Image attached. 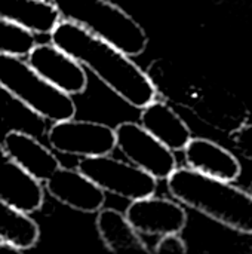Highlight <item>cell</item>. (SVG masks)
I'll return each instance as SVG.
<instances>
[{"mask_svg": "<svg viewBox=\"0 0 252 254\" xmlns=\"http://www.w3.org/2000/svg\"><path fill=\"white\" fill-rule=\"evenodd\" d=\"M61 19L71 21L129 57L141 55L149 43L141 24L108 0H52Z\"/></svg>", "mask_w": 252, "mask_h": 254, "instance_id": "277c9868", "label": "cell"}, {"mask_svg": "<svg viewBox=\"0 0 252 254\" xmlns=\"http://www.w3.org/2000/svg\"><path fill=\"white\" fill-rule=\"evenodd\" d=\"M154 252L157 254L162 253H187V244L178 234H166L162 235L160 241L156 244Z\"/></svg>", "mask_w": 252, "mask_h": 254, "instance_id": "7402d4cb", "label": "cell"}, {"mask_svg": "<svg viewBox=\"0 0 252 254\" xmlns=\"http://www.w3.org/2000/svg\"><path fill=\"white\" fill-rule=\"evenodd\" d=\"M156 92L189 107L203 122L226 132H235L248 121L247 106L226 89H218L203 82L180 74L163 63H153L149 70Z\"/></svg>", "mask_w": 252, "mask_h": 254, "instance_id": "3957f363", "label": "cell"}, {"mask_svg": "<svg viewBox=\"0 0 252 254\" xmlns=\"http://www.w3.org/2000/svg\"><path fill=\"white\" fill-rule=\"evenodd\" d=\"M0 199L25 211H39L45 201V192L36 179L25 173L0 143Z\"/></svg>", "mask_w": 252, "mask_h": 254, "instance_id": "7c38bea8", "label": "cell"}, {"mask_svg": "<svg viewBox=\"0 0 252 254\" xmlns=\"http://www.w3.org/2000/svg\"><path fill=\"white\" fill-rule=\"evenodd\" d=\"M114 135L116 147L126 159L156 180H166L177 168V159L172 150L154 138L140 124L122 122L114 128Z\"/></svg>", "mask_w": 252, "mask_h": 254, "instance_id": "52a82bcc", "label": "cell"}, {"mask_svg": "<svg viewBox=\"0 0 252 254\" xmlns=\"http://www.w3.org/2000/svg\"><path fill=\"white\" fill-rule=\"evenodd\" d=\"M36 36L28 28L0 18V54L27 57L36 45Z\"/></svg>", "mask_w": 252, "mask_h": 254, "instance_id": "ffe728a7", "label": "cell"}, {"mask_svg": "<svg viewBox=\"0 0 252 254\" xmlns=\"http://www.w3.org/2000/svg\"><path fill=\"white\" fill-rule=\"evenodd\" d=\"M45 185L53 199L73 210L97 213L104 207L105 192L79 170L59 167Z\"/></svg>", "mask_w": 252, "mask_h": 254, "instance_id": "8fae6325", "label": "cell"}, {"mask_svg": "<svg viewBox=\"0 0 252 254\" xmlns=\"http://www.w3.org/2000/svg\"><path fill=\"white\" fill-rule=\"evenodd\" d=\"M50 42L88 67L132 107L143 109L156 98L157 92L151 79L129 55L83 27L59 19L50 31Z\"/></svg>", "mask_w": 252, "mask_h": 254, "instance_id": "6da1fadb", "label": "cell"}, {"mask_svg": "<svg viewBox=\"0 0 252 254\" xmlns=\"http://www.w3.org/2000/svg\"><path fill=\"white\" fill-rule=\"evenodd\" d=\"M0 252H12V253H16V252H21V250H18L16 247H13V246L9 244V243L0 241Z\"/></svg>", "mask_w": 252, "mask_h": 254, "instance_id": "603a6c76", "label": "cell"}, {"mask_svg": "<svg viewBox=\"0 0 252 254\" xmlns=\"http://www.w3.org/2000/svg\"><path fill=\"white\" fill-rule=\"evenodd\" d=\"M3 147L25 173L40 183H45L61 167L58 158L37 137L27 132L10 129L3 138Z\"/></svg>", "mask_w": 252, "mask_h": 254, "instance_id": "4fadbf2b", "label": "cell"}, {"mask_svg": "<svg viewBox=\"0 0 252 254\" xmlns=\"http://www.w3.org/2000/svg\"><path fill=\"white\" fill-rule=\"evenodd\" d=\"M183 150L189 167L202 174L226 182L241 176L242 168L233 153L208 138H190Z\"/></svg>", "mask_w": 252, "mask_h": 254, "instance_id": "5bb4252c", "label": "cell"}, {"mask_svg": "<svg viewBox=\"0 0 252 254\" xmlns=\"http://www.w3.org/2000/svg\"><path fill=\"white\" fill-rule=\"evenodd\" d=\"M95 225L102 244L111 253H149V247L141 238V234L135 231L123 213L114 208H101Z\"/></svg>", "mask_w": 252, "mask_h": 254, "instance_id": "2e32d148", "label": "cell"}, {"mask_svg": "<svg viewBox=\"0 0 252 254\" xmlns=\"http://www.w3.org/2000/svg\"><path fill=\"white\" fill-rule=\"evenodd\" d=\"M27 63L43 79L68 95L86 91L88 76L83 65L52 42L36 43L27 55Z\"/></svg>", "mask_w": 252, "mask_h": 254, "instance_id": "9c48e42d", "label": "cell"}, {"mask_svg": "<svg viewBox=\"0 0 252 254\" xmlns=\"http://www.w3.org/2000/svg\"><path fill=\"white\" fill-rule=\"evenodd\" d=\"M39 238L40 228L28 213L0 199V241L9 243L22 252L33 249Z\"/></svg>", "mask_w": 252, "mask_h": 254, "instance_id": "ac0fdd59", "label": "cell"}, {"mask_svg": "<svg viewBox=\"0 0 252 254\" xmlns=\"http://www.w3.org/2000/svg\"><path fill=\"white\" fill-rule=\"evenodd\" d=\"M0 18L37 34H50L61 19L52 1L48 0H0Z\"/></svg>", "mask_w": 252, "mask_h": 254, "instance_id": "e0dca14e", "label": "cell"}, {"mask_svg": "<svg viewBox=\"0 0 252 254\" xmlns=\"http://www.w3.org/2000/svg\"><path fill=\"white\" fill-rule=\"evenodd\" d=\"M233 134L235 146L242 156L252 161V124H244Z\"/></svg>", "mask_w": 252, "mask_h": 254, "instance_id": "44dd1931", "label": "cell"}, {"mask_svg": "<svg viewBox=\"0 0 252 254\" xmlns=\"http://www.w3.org/2000/svg\"><path fill=\"white\" fill-rule=\"evenodd\" d=\"M250 193H251V195H252V183H251V185H250Z\"/></svg>", "mask_w": 252, "mask_h": 254, "instance_id": "cb8c5ba5", "label": "cell"}, {"mask_svg": "<svg viewBox=\"0 0 252 254\" xmlns=\"http://www.w3.org/2000/svg\"><path fill=\"white\" fill-rule=\"evenodd\" d=\"M0 121L12 129L40 137L46 134V121L25 106L0 83Z\"/></svg>", "mask_w": 252, "mask_h": 254, "instance_id": "d6986e66", "label": "cell"}, {"mask_svg": "<svg viewBox=\"0 0 252 254\" xmlns=\"http://www.w3.org/2000/svg\"><path fill=\"white\" fill-rule=\"evenodd\" d=\"M46 137L55 150L80 158L110 155L116 147L113 128L100 122L74 121V118L53 122Z\"/></svg>", "mask_w": 252, "mask_h": 254, "instance_id": "ba28073f", "label": "cell"}, {"mask_svg": "<svg viewBox=\"0 0 252 254\" xmlns=\"http://www.w3.org/2000/svg\"><path fill=\"white\" fill-rule=\"evenodd\" d=\"M140 125L168 149L183 150L192 138L189 125L165 101L156 98L141 109Z\"/></svg>", "mask_w": 252, "mask_h": 254, "instance_id": "9a60e30c", "label": "cell"}, {"mask_svg": "<svg viewBox=\"0 0 252 254\" xmlns=\"http://www.w3.org/2000/svg\"><path fill=\"white\" fill-rule=\"evenodd\" d=\"M125 216L143 235L180 234L187 225V213L180 204L153 195L132 201Z\"/></svg>", "mask_w": 252, "mask_h": 254, "instance_id": "30bf717a", "label": "cell"}, {"mask_svg": "<svg viewBox=\"0 0 252 254\" xmlns=\"http://www.w3.org/2000/svg\"><path fill=\"white\" fill-rule=\"evenodd\" d=\"M0 83L45 121L59 122L76 115L71 95L43 79L21 57L0 54Z\"/></svg>", "mask_w": 252, "mask_h": 254, "instance_id": "5b68a950", "label": "cell"}, {"mask_svg": "<svg viewBox=\"0 0 252 254\" xmlns=\"http://www.w3.org/2000/svg\"><path fill=\"white\" fill-rule=\"evenodd\" d=\"M166 182L169 193L181 204L233 231L252 234V195L250 192L193 168H175Z\"/></svg>", "mask_w": 252, "mask_h": 254, "instance_id": "7a4b0ae2", "label": "cell"}, {"mask_svg": "<svg viewBox=\"0 0 252 254\" xmlns=\"http://www.w3.org/2000/svg\"><path fill=\"white\" fill-rule=\"evenodd\" d=\"M77 170L104 192L131 201L151 196L157 189V180L153 176L110 155L82 158Z\"/></svg>", "mask_w": 252, "mask_h": 254, "instance_id": "8992f818", "label": "cell"}]
</instances>
